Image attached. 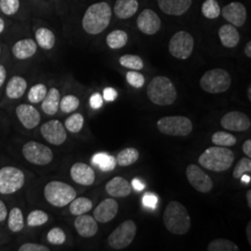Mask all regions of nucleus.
<instances>
[{"label": "nucleus", "instance_id": "obj_1", "mask_svg": "<svg viewBox=\"0 0 251 251\" xmlns=\"http://www.w3.org/2000/svg\"><path fill=\"white\" fill-rule=\"evenodd\" d=\"M112 9L106 2H99L90 6L82 19V27L90 35H99L110 25Z\"/></svg>", "mask_w": 251, "mask_h": 251}, {"label": "nucleus", "instance_id": "obj_2", "mask_svg": "<svg viewBox=\"0 0 251 251\" xmlns=\"http://www.w3.org/2000/svg\"><path fill=\"white\" fill-rule=\"evenodd\" d=\"M163 222L169 232L178 235L188 233L191 228L188 210L178 201H171L168 204L164 211Z\"/></svg>", "mask_w": 251, "mask_h": 251}, {"label": "nucleus", "instance_id": "obj_3", "mask_svg": "<svg viewBox=\"0 0 251 251\" xmlns=\"http://www.w3.org/2000/svg\"><path fill=\"white\" fill-rule=\"evenodd\" d=\"M233 160L234 154L232 150L217 145L207 148L198 158L199 164L204 169L215 172L228 171L233 166Z\"/></svg>", "mask_w": 251, "mask_h": 251}, {"label": "nucleus", "instance_id": "obj_4", "mask_svg": "<svg viewBox=\"0 0 251 251\" xmlns=\"http://www.w3.org/2000/svg\"><path fill=\"white\" fill-rule=\"evenodd\" d=\"M147 96L153 104L168 106L173 104L177 99V90L169 77L158 75L149 83Z\"/></svg>", "mask_w": 251, "mask_h": 251}, {"label": "nucleus", "instance_id": "obj_5", "mask_svg": "<svg viewBox=\"0 0 251 251\" xmlns=\"http://www.w3.org/2000/svg\"><path fill=\"white\" fill-rule=\"evenodd\" d=\"M44 196L46 200L50 205L63 207L70 204L76 198V192L68 183L59 180H52L46 185Z\"/></svg>", "mask_w": 251, "mask_h": 251}, {"label": "nucleus", "instance_id": "obj_6", "mask_svg": "<svg viewBox=\"0 0 251 251\" xmlns=\"http://www.w3.org/2000/svg\"><path fill=\"white\" fill-rule=\"evenodd\" d=\"M232 77L225 69L215 68L206 71L200 79L201 89L207 93H224L230 89Z\"/></svg>", "mask_w": 251, "mask_h": 251}, {"label": "nucleus", "instance_id": "obj_7", "mask_svg": "<svg viewBox=\"0 0 251 251\" xmlns=\"http://www.w3.org/2000/svg\"><path fill=\"white\" fill-rule=\"evenodd\" d=\"M157 128L163 134L170 136H188L193 130V123L188 117L171 116L160 118Z\"/></svg>", "mask_w": 251, "mask_h": 251}, {"label": "nucleus", "instance_id": "obj_8", "mask_svg": "<svg viewBox=\"0 0 251 251\" xmlns=\"http://www.w3.org/2000/svg\"><path fill=\"white\" fill-rule=\"evenodd\" d=\"M137 233V226L133 221L126 220L111 233L108 237L109 246L116 250L120 251L127 248L134 240Z\"/></svg>", "mask_w": 251, "mask_h": 251}, {"label": "nucleus", "instance_id": "obj_9", "mask_svg": "<svg viewBox=\"0 0 251 251\" xmlns=\"http://www.w3.org/2000/svg\"><path fill=\"white\" fill-rule=\"evenodd\" d=\"M24 172L15 167H4L0 170V194L11 195L23 188Z\"/></svg>", "mask_w": 251, "mask_h": 251}, {"label": "nucleus", "instance_id": "obj_10", "mask_svg": "<svg viewBox=\"0 0 251 251\" xmlns=\"http://www.w3.org/2000/svg\"><path fill=\"white\" fill-rule=\"evenodd\" d=\"M195 40L186 31H179L171 37L169 50L170 53L179 60H186L193 53Z\"/></svg>", "mask_w": 251, "mask_h": 251}, {"label": "nucleus", "instance_id": "obj_11", "mask_svg": "<svg viewBox=\"0 0 251 251\" xmlns=\"http://www.w3.org/2000/svg\"><path fill=\"white\" fill-rule=\"evenodd\" d=\"M23 154L27 161L37 166H45L53 159V152L50 147L33 141L24 145Z\"/></svg>", "mask_w": 251, "mask_h": 251}, {"label": "nucleus", "instance_id": "obj_12", "mask_svg": "<svg viewBox=\"0 0 251 251\" xmlns=\"http://www.w3.org/2000/svg\"><path fill=\"white\" fill-rule=\"evenodd\" d=\"M186 178L190 184L198 192L206 194L213 188V181L205 171L195 164H190L186 168Z\"/></svg>", "mask_w": 251, "mask_h": 251}, {"label": "nucleus", "instance_id": "obj_13", "mask_svg": "<svg viewBox=\"0 0 251 251\" xmlns=\"http://www.w3.org/2000/svg\"><path fill=\"white\" fill-rule=\"evenodd\" d=\"M41 134L46 141L53 145H61L67 139L66 128L59 120H50L40 128Z\"/></svg>", "mask_w": 251, "mask_h": 251}, {"label": "nucleus", "instance_id": "obj_14", "mask_svg": "<svg viewBox=\"0 0 251 251\" xmlns=\"http://www.w3.org/2000/svg\"><path fill=\"white\" fill-rule=\"evenodd\" d=\"M221 125L227 130L236 132L246 131L251 127V118L242 112L233 111L225 114L221 119Z\"/></svg>", "mask_w": 251, "mask_h": 251}, {"label": "nucleus", "instance_id": "obj_15", "mask_svg": "<svg viewBox=\"0 0 251 251\" xmlns=\"http://www.w3.org/2000/svg\"><path fill=\"white\" fill-rule=\"evenodd\" d=\"M137 26L142 33L152 36L160 30L161 20L152 9H145L137 19Z\"/></svg>", "mask_w": 251, "mask_h": 251}, {"label": "nucleus", "instance_id": "obj_16", "mask_svg": "<svg viewBox=\"0 0 251 251\" xmlns=\"http://www.w3.org/2000/svg\"><path fill=\"white\" fill-rule=\"evenodd\" d=\"M224 18L233 26L241 27L245 25L248 14L247 9L241 2H231L221 10Z\"/></svg>", "mask_w": 251, "mask_h": 251}, {"label": "nucleus", "instance_id": "obj_17", "mask_svg": "<svg viewBox=\"0 0 251 251\" xmlns=\"http://www.w3.org/2000/svg\"><path fill=\"white\" fill-rule=\"evenodd\" d=\"M118 212V203L113 198H106L95 208L94 219L100 224H107L114 220Z\"/></svg>", "mask_w": 251, "mask_h": 251}, {"label": "nucleus", "instance_id": "obj_18", "mask_svg": "<svg viewBox=\"0 0 251 251\" xmlns=\"http://www.w3.org/2000/svg\"><path fill=\"white\" fill-rule=\"evenodd\" d=\"M16 115L21 124L27 129H33L38 126L41 117L37 109L30 104H20L16 108Z\"/></svg>", "mask_w": 251, "mask_h": 251}, {"label": "nucleus", "instance_id": "obj_19", "mask_svg": "<svg viewBox=\"0 0 251 251\" xmlns=\"http://www.w3.org/2000/svg\"><path fill=\"white\" fill-rule=\"evenodd\" d=\"M73 180L80 185L90 186L94 183L95 172L93 169L85 163H75L70 170Z\"/></svg>", "mask_w": 251, "mask_h": 251}, {"label": "nucleus", "instance_id": "obj_20", "mask_svg": "<svg viewBox=\"0 0 251 251\" xmlns=\"http://www.w3.org/2000/svg\"><path fill=\"white\" fill-rule=\"evenodd\" d=\"M75 228L79 235L85 238H90L98 233L99 226L97 221L90 215L77 216L75 221Z\"/></svg>", "mask_w": 251, "mask_h": 251}, {"label": "nucleus", "instance_id": "obj_21", "mask_svg": "<svg viewBox=\"0 0 251 251\" xmlns=\"http://www.w3.org/2000/svg\"><path fill=\"white\" fill-rule=\"evenodd\" d=\"M193 0H157L159 9L165 14L180 16L191 7Z\"/></svg>", "mask_w": 251, "mask_h": 251}, {"label": "nucleus", "instance_id": "obj_22", "mask_svg": "<svg viewBox=\"0 0 251 251\" xmlns=\"http://www.w3.org/2000/svg\"><path fill=\"white\" fill-rule=\"evenodd\" d=\"M108 195L113 198H126L131 194V185L122 177H115L105 186Z\"/></svg>", "mask_w": 251, "mask_h": 251}, {"label": "nucleus", "instance_id": "obj_23", "mask_svg": "<svg viewBox=\"0 0 251 251\" xmlns=\"http://www.w3.org/2000/svg\"><path fill=\"white\" fill-rule=\"evenodd\" d=\"M37 44L31 38L19 40L12 47V53L19 60H26L33 57L36 52Z\"/></svg>", "mask_w": 251, "mask_h": 251}, {"label": "nucleus", "instance_id": "obj_24", "mask_svg": "<svg viewBox=\"0 0 251 251\" xmlns=\"http://www.w3.org/2000/svg\"><path fill=\"white\" fill-rule=\"evenodd\" d=\"M219 37L222 44L225 48L232 49L238 45L240 35L233 25H225L219 29Z\"/></svg>", "mask_w": 251, "mask_h": 251}, {"label": "nucleus", "instance_id": "obj_25", "mask_svg": "<svg viewBox=\"0 0 251 251\" xmlns=\"http://www.w3.org/2000/svg\"><path fill=\"white\" fill-rule=\"evenodd\" d=\"M138 9V0H117L114 7V11L117 18L126 20L135 15Z\"/></svg>", "mask_w": 251, "mask_h": 251}, {"label": "nucleus", "instance_id": "obj_26", "mask_svg": "<svg viewBox=\"0 0 251 251\" xmlns=\"http://www.w3.org/2000/svg\"><path fill=\"white\" fill-rule=\"evenodd\" d=\"M61 94L56 88H51L46 94L45 98L42 100V110L48 116L55 115L60 108Z\"/></svg>", "mask_w": 251, "mask_h": 251}, {"label": "nucleus", "instance_id": "obj_27", "mask_svg": "<svg viewBox=\"0 0 251 251\" xmlns=\"http://www.w3.org/2000/svg\"><path fill=\"white\" fill-rule=\"evenodd\" d=\"M27 89V82L24 77L15 75L12 76L7 85L6 94L9 99H20L23 97Z\"/></svg>", "mask_w": 251, "mask_h": 251}, {"label": "nucleus", "instance_id": "obj_28", "mask_svg": "<svg viewBox=\"0 0 251 251\" xmlns=\"http://www.w3.org/2000/svg\"><path fill=\"white\" fill-rule=\"evenodd\" d=\"M91 163L101 171H112L117 167V158L107 152H97L92 156Z\"/></svg>", "mask_w": 251, "mask_h": 251}, {"label": "nucleus", "instance_id": "obj_29", "mask_svg": "<svg viewBox=\"0 0 251 251\" xmlns=\"http://www.w3.org/2000/svg\"><path fill=\"white\" fill-rule=\"evenodd\" d=\"M36 39L37 45L47 50H51L56 42V38L52 31L45 27H41L36 30Z\"/></svg>", "mask_w": 251, "mask_h": 251}, {"label": "nucleus", "instance_id": "obj_30", "mask_svg": "<svg viewBox=\"0 0 251 251\" xmlns=\"http://www.w3.org/2000/svg\"><path fill=\"white\" fill-rule=\"evenodd\" d=\"M128 40V36L123 30H114L108 34L106 43L110 49L118 50L125 47Z\"/></svg>", "mask_w": 251, "mask_h": 251}, {"label": "nucleus", "instance_id": "obj_31", "mask_svg": "<svg viewBox=\"0 0 251 251\" xmlns=\"http://www.w3.org/2000/svg\"><path fill=\"white\" fill-rule=\"evenodd\" d=\"M93 204L91 200L87 198H75L70 203L69 210L75 216L82 215L91 210Z\"/></svg>", "mask_w": 251, "mask_h": 251}, {"label": "nucleus", "instance_id": "obj_32", "mask_svg": "<svg viewBox=\"0 0 251 251\" xmlns=\"http://www.w3.org/2000/svg\"><path fill=\"white\" fill-rule=\"evenodd\" d=\"M9 230L13 233H19L24 229L25 221H24V214L19 207H13L9 214V221H8Z\"/></svg>", "mask_w": 251, "mask_h": 251}, {"label": "nucleus", "instance_id": "obj_33", "mask_svg": "<svg viewBox=\"0 0 251 251\" xmlns=\"http://www.w3.org/2000/svg\"><path fill=\"white\" fill-rule=\"evenodd\" d=\"M139 151L135 148H126L118 153L117 157V164L121 167H128L139 158Z\"/></svg>", "mask_w": 251, "mask_h": 251}, {"label": "nucleus", "instance_id": "obj_34", "mask_svg": "<svg viewBox=\"0 0 251 251\" xmlns=\"http://www.w3.org/2000/svg\"><path fill=\"white\" fill-rule=\"evenodd\" d=\"M208 251H238L239 249L235 243L228 239H214L207 246Z\"/></svg>", "mask_w": 251, "mask_h": 251}, {"label": "nucleus", "instance_id": "obj_35", "mask_svg": "<svg viewBox=\"0 0 251 251\" xmlns=\"http://www.w3.org/2000/svg\"><path fill=\"white\" fill-rule=\"evenodd\" d=\"M119 63L126 68L131 69V70H141L144 68V61L141 57L137 55H131V54H126L119 59Z\"/></svg>", "mask_w": 251, "mask_h": 251}, {"label": "nucleus", "instance_id": "obj_36", "mask_svg": "<svg viewBox=\"0 0 251 251\" xmlns=\"http://www.w3.org/2000/svg\"><path fill=\"white\" fill-rule=\"evenodd\" d=\"M212 143L217 146L230 147L236 144V138L233 135L225 131H217L211 137Z\"/></svg>", "mask_w": 251, "mask_h": 251}, {"label": "nucleus", "instance_id": "obj_37", "mask_svg": "<svg viewBox=\"0 0 251 251\" xmlns=\"http://www.w3.org/2000/svg\"><path fill=\"white\" fill-rule=\"evenodd\" d=\"M201 11L206 18L213 20L221 15V7L217 0H206L202 5Z\"/></svg>", "mask_w": 251, "mask_h": 251}, {"label": "nucleus", "instance_id": "obj_38", "mask_svg": "<svg viewBox=\"0 0 251 251\" xmlns=\"http://www.w3.org/2000/svg\"><path fill=\"white\" fill-rule=\"evenodd\" d=\"M84 126V117L79 114H73L64 122V127L72 133H78Z\"/></svg>", "mask_w": 251, "mask_h": 251}, {"label": "nucleus", "instance_id": "obj_39", "mask_svg": "<svg viewBox=\"0 0 251 251\" xmlns=\"http://www.w3.org/2000/svg\"><path fill=\"white\" fill-rule=\"evenodd\" d=\"M47 92L48 90L44 84H36L28 91V100L32 103H38L45 98Z\"/></svg>", "mask_w": 251, "mask_h": 251}, {"label": "nucleus", "instance_id": "obj_40", "mask_svg": "<svg viewBox=\"0 0 251 251\" xmlns=\"http://www.w3.org/2000/svg\"><path fill=\"white\" fill-rule=\"evenodd\" d=\"M49 221V215L39 209L33 210L27 217V225L31 227H36L45 225Z\"/></svg>", "mask_w": 251, "mask_h": 251}, {"label": "nucleus", "instance_id": "obj_41", "mask_svg": "<svg viewBox=\"0 0 251 251\" xmlns=\"http://www.w3.org/2000/svg\"><path fill=\"white\" fill-rule=\"evenodd\" d=\"M79 99L74 95H66L60 100V108L63 113L69 114L75 112L79 106Z\"/></svg>", "mask_w": 251, "mask_h": 251}, {"label": "nucleus", "instance_id": "obj_42", "mask_svg": "<svg viewBox=\"0 0 251 251\" xmlns=\"http://www.w3.org/2000/svg\"><path fill=\"white\" fill-rule=\"evenodd\" d=\"M251 160L249 157H243L239 161L237 162L234 170H233V175L234 179H240V177L246 174L251 173Z\"/></svg>", "mask_w": 251, "mask_h": 251}, {"label": "nucleus", "instance_id": "obj_43", "mask_svg": "<svg viewBox=\"0 0 251 251\" xmlns=\"http://www.w3.org/2000/svg\"><path fill=\"white\" fill-rule=\"evenodd\" d=\"M20 0H0V10L8 16H12L18 12Z\"/></svg>", "mask_w": 251, "mask_h": 251}, {"label": "nucleus", "instance_id": "obj_44", "mask_svg": "<svg viewBox=\"0 0 251 251\" xmlns=\"http://www.w3.org/2000/svg\"><path fill=\"white\" fill-rule=\"evenodd\" d=\"M47 239L48 241L56 246H60L63 245V243L66 240V235L65 233L63 232V229L59 228V227H55L52 228L47 235Z\"/></svg>", "mask_w": 251, "mask_h": 251}, {"label": "nucleus", "instance_id": "obj_45", "mask_svg": "<svg viewBox=\"0 0 251 251\" xmlns=\"http://www.w3.org/2000/svg\"><path fill=\"white\" fill-rule=\"evenodd\" d=\"M126 78L128 82V84L136 89H141L142 87H144V83H145L144 75L137 72L135 70L126 73Z\"/></svg>", "mask_w": 251, "mask_h": 251}, {"label": "nucleus", "instance_id": "obj_46", "mask_svg": "<svg viewBox=\"0 0 251 251\" xmlns=\"http://www.w3.org/2000/svg\"><path fill=\"white\" fill-rule=\"evenodd\" d=\"M143 204L147 208L155 209L158 204V198L153 194L146 193L143 198Z\"/></svg>", "mask_w": 251, "mask_h": 251}, {"label": "nucleus", "instance_id": "obj_47", "mask_svg": "<svg viewBox=\"0 0 251 251\" xmlns=\"http://www.w3.org/2000/svg\"><path fill=\"white\" fill-rule=\"evenodd\" d=\"M20 251H50V249L44 245L36 243H25L19 249Z\"/></svg>", "mask_w": 251, "mask_h": 251}, {"label": "nucleus", "instance_id": "obj_48", "mask_svg": "<svg viewBox=\"0 0 251 251\" xmlns=\"http://www.w3.org/2000/svg\"><path fill=\"white\" fill-rule=\"evenodd\" d=\"M90 106L92 109H99V108L102 106L103 104V98L102 96L98 93V92H95L93 93L90 98Z\"/></svg>", "mask_w": 251, "mask_h": 251}, {"label": "nucleus", "instance_id": "obj_49", "mask_svg": "<svg viewBox=\"0 0 251 251\" xmlns=\"http://www.w3.org/2000/svg\"><path fill=\"white\" fill-rule=\"evenodd\" d=\"M118 96L117 90L113 88H106L103 90V96L102 98L105 100L106 101H114L117 99Z\"/></svg>", "mask_w": 251, "mask_h": 251}, {"label": "nucleus", "instance_id": "obj_50", "mask_svg": "<svg viewBox=\"0 0 251 251\" xmlns=\"http://www.w3.org/2000/svg\"><path fill=\"white\" fill-rule=\"evenodd\" d=\"M7 216H8L7 206H6L5 203L2 200H0V222L5 221Z\"/></svg>", "mask_w": 251, "mask_h": 251}, {"label": "nucleus", "instance_id": "obj_51", "mask_svg": "<svg viewBox=\"0 0 251 251\" xmlns=\"http://www.w3.org/2000/svg\"><path fill=\"white\" fill-rule=\"evenodd\" d=\"M131 186H132V188H134L136 191L141 192V191L144 190V187H145V184H144V182H143L141 179H132V181H131Z\"/></svg>", "mask_w": 251, "mask_h": 251}, {"label": "nucleus", "instance_id": "obj_52", "mask_svg": "<svg viewBox=\"0 0 251 251\" xmlns=\"http://www.w3.org/2000/svg\"><path fill=\"white\" fill-rule=\"evenodd\" d=\"M243 152L244 153L249 157V158H251V139H249V140H247V141H245L244 142V144H243Z\"/></svg>", "mask_w": 251, "mask_h": 251}, {"label": "nucleus", "instance_id": "obj_53", "mask_svg": "<svg viewBox=\"0 0 251 251\" xmlns=\"http://www.w3.org/2000/svg\"><path fill=\"white\" fill-rule=\"evenodd\" d=\"M6 77H7L6 68L0 64V88L3 86L4 82L6 80Z\"/></svg>", "mask_w": 251, "mask_h": 251}, {"label": "nucleus", "instance_id": "obj_54", "mask_svg": "<svg viewBox=\"0 0 251 251\" xmlns=\"http://www.w3.org/2000/svg\"><path fill=\"white\" fill-rule=\"evenodd\" d=\"M245 54L247 57L251 58V42L249 41L248 44L245 47Z\"/></svg>", "mask_w": 251, "mask_h": 251}, {"label": "nucleus", "instance_id": "obj_55", "mask_svg": "<svg viewBox=\"0 0 251 251\" xmlns=\"http://www.w3.org/2000/svg\"><path fill=\"white\" fill-rule=\"evenodd\" d=\"M240 179H241V180H242L244 183H247V184H248V183H251V176H249V175H248V173H246V174L242 175V176L240 177Z\"/></svg>", "mask_w": 251, "mask_h": 251}, {"label": "nucleus", "instance_id": "obj_56", "mask_svg": "<svg viewBox=\"0 0 251 251\" xmlns=\"http://www.w3.org/2000/svg\"><path fill=\"white\" fill-rule=\"evenodd\" d=\"M251 223L250 222L249 225L247 226V236H248V240H249V244L251 245Z\"/></svg>", "mask_w": 251, "mask_h": 251}, {"label": "nucleus", "instance_id": "obj_57", "mask_svg": "<svg viewBox=\"0 0 251 251\" xmlns=\"http://www.w3.org/2000/svg\"><path fill=\"white\" fill-rule=\"evenodd\" d=\"M247 201H248V206L251 208V190H249L247 193Z\"/></svg>", "mask_w": 251, "mask_h": 251}, {"label": "nucleus", "instance_id": "obj_58", "mask_svg": "<svg viewBox=\"0 0 251 251\" xmlns=\"http://www.w3.org/2000/svg\"><path fill=\"white\" fill-rule=\"evenodd\" d=\"M4 29H5V22L0 17V34L4 31Z\"/></svg>", "mask_w": 251, "mask_h": 251}, {"label": "nucleus", "instance_id": "obj_59", "mask_svg": "<svg viewBox=\"0 0 251 251\" xmlns=\"http://www.w3.org/2000/svg\"><path fill=\"white\" fill-rule=\"evenodd\" d=\"M248 97H249V100H250V101H251V87L250 86L249 87V90H248Z\"/></svg>", "mask_w": 251, "mask_h": 251}]
</instances>
